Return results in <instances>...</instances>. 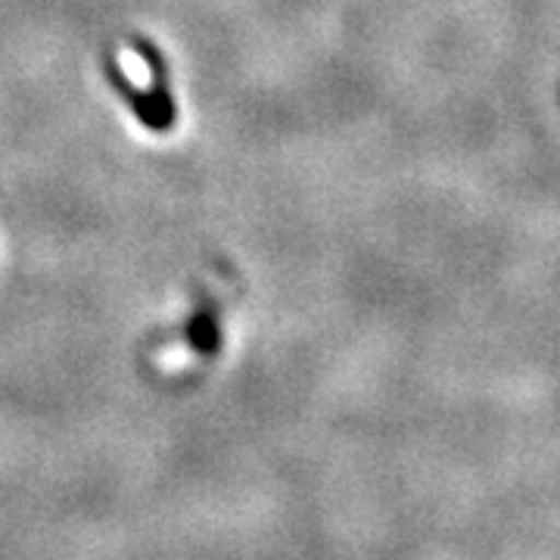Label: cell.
Listing matches in <instances>:
<instances>
[{"label":"cell","mask_w":560,"mask_h":560,"mask_svg":"<svg viewBox=\"0 0 560 560\" xmlns=\"http://www.w3.org/2000/svg\"><path fill=\"white\" fill-rule=\"evenodd\" d=\"M119 69H121V75L135 84V91H150V88H153V72H150V62L143 60L138 50H131V47H121Z\"/></svg>","instance_id":"1"},{"label":"cell","mask_w":560,"mask_h":560,"mask_svg":"<svg viewBox=\"0 0 560 560\" xmlns=\"http://www.w3.org/2000/svg\"><path fill=\"white\" fill-rule=\"evenodd\" d=\"M194 359H197L194 349H187V346H168V349L160 352V368L162 371H180V368H187Z\"/></svg>","instance_id":"2"}]
</instances>
